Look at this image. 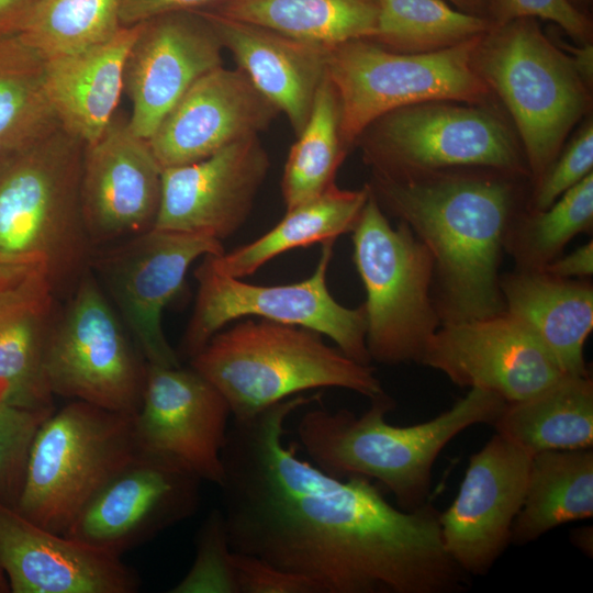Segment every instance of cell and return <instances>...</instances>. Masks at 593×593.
I'll list each match as a JSON object with an SVG mask.
<instances>
[{
  "label": "cell",
  "instance_id": "1",
  "mask_svg": "<svg viewBox=\"0 0 593 593\" xmlns=\"http://www.w3.org/2000/svg\"><path fill=\"white\" fill-rule=\"evenodd\" d=\"M316 395L231 418L222 513L233 551L311 581L318 593H458L467 574L444 547L439 512L405 511L370 479L334 477L286 446L284 426Z\"/></svg>",
  "mask_w": 593,
  "mask_h": 593
},
{
  "label": "cell",
  "instance_id": "2",
  "mask_svg": "<svg viewBox=\"0 0 593 593\" xmlns=\"http://www.w3.org/2000/svg\"><path fill=\"white\" fill-rule=\"evenodd\" d=\"M511 175L436 170L368 183L381 208L404 222L434 260L433 301L441 323L504 311L497 273L516 206Z\"/></svg>",
  "mask_w": 593,
  "mask_h": 593
},
{
  "label": "cell",
  "instance_id": "3",
  "mask_svg": "<svg viewBox=\"0 0 593 593\" xmlns=\"http://www.w3.org/2000/svg\"><path fill=\"white\" fill-rule=\"evenodd\" d=\"M370 400L360 416L323 406L304 412L296 424L298 443L323 471L337 478L376 480L405 511L427 503L432 469L444 447L470 426L492 425L506 404L491 391L471 388L436 417L394 426L385 419L393 400L385 393Z\"/></svg>",
  "mask_w": 593,
  "mask_h": 593
},
{
  "label": "cell",
  "instance_id": "4",
  "mask_svg": "<svg viewBox=\"0 0 593 593\" xmlns=\"http://www.w3.org/2000/svg\"><path fill=\"white\" fill-rule=\"evenodd\" d=\"M309 328L246 318L217 332L190 359L227 401L233 418H249L309 390L340 388L369 399L384 393L360 363Z\"/></svg>",
  "mask_w": 593,
  "mask_h": 593
},
{
  "label": "cell",
  "instance_id": "5",
  "mask_svg": "<svg viewBox=\"0 0 593 593\" xmlns=\"http://www.w3.org/2000/svg\"><path fill=\"white\" fill-rule=\"evenodd\" d=\"M83 144L58 127L0 159V253L44 261L56 298H68L94 247L80 202Z\"/></svg>",
  "mask_w": 593,
  "mask_h": 593
},
{
  "label": "cell",
  "instance_id": "6",
  "mask_svg": "<svg viewBox=\"0 0 593 593\" xmlns=\"http://www.w3.org/2000/svg\"><path fill=\"white\" fill-rule=\"evenodd\" d=\"M473 63L511 113L529 174L538 181L589 107L586 81L532 18L492 27Z\"/></svg>",
  "mask_w": 593,
  "mask_h": 593
},
{
  "label": "cell",
  "instance_id": "7",
  "mask_svg": "<svg viewBox=\"0 0 593 593\" xmlns=\"http://www.w3.org/2000/svg\"><path fill=\"white\" fill-rule=\"evenodd\" d=\"M138 449L134 415L71 400L38 428L15 508L35 524L65 534Z\"/></svg>",
  "mask_w": 593,
  "mask_h": 593
},
{
  "label": "cell",
  "instance_id": "8",
  "mask_svg": "<svg viewBox=\"0 0 593 593\" xmlns=\"http://www.w3.org/2000/svg\"><path fill=\"white\" fill-rule=\"evenodd\" d=\"M482 36L423 54L392 52L367 37L329 47L326 75L338 97L346 148L372 121L398 108L429 101H490L493 92L473 63Z\"/></svg>",
  "mask_w": 593,
  "mask_h": 593
},
{
  "label": "cell",
  "instance_id": "9",
  "mask_svg": "<svg viewBox=\"0 0 593 593\" xmlns=\"http://www.w3.org/2000/svg\"><path fill=\"white\" fill-rule=\"evenodd\" d=\"M351 233L353 259L366 291L370 359L385 365L419 362L441 324L432 296L429 250L404 222L390 224L371 189Z\"/></svg>",
  "mask_w": 593,
  "mask_h": 593
},
{
  "label": "cell",
  "instance_id": "10",
  "mask_svg": "<svg viewBox=\"0 0 593 593\" xmlns=\"http://www.w3.org/2000/svg\"><path fill=\"white\" fill-rule=\"evenodd\" d=\"M373 174L398 177L457 167L529 174L507 122L483 104L429 101L394 109L359 135Z\"/></svg>",
  "mask_w": 593,
  "mask_h": 593
},
{
  "label": "cell",
  "instance_id": "11",
  "mask_svg": "<svg viewBox=\"0 0 593 593\" xmlns=\"http://www.w3.org/2000/svg\"><path fill=\"white\" fill-rule=\"evenodd\" d=\"M55 315L43 360L54 395L135 415L147 361L89 268Z\"/></svg>",
  "mask_w": 593,
  "mask_h": 593
},
{
  "label": "cell",
  "instance_id": "12",
  "mask_svg": "<svg viewBox=\"0 0 593 593\" xmlns=\"http://www.w3.org/2000/svg\"><path fill=\"white\" fill-rule=\"evenodd\" d=\"M334 243H322L314 272L290 284L248 283L219 271L208 256H203L194 270L198 283L195 303L180 353L191 359L227 324L242 317L257 316L317 332L332 339L349 358L370 365L363 306L349 309L342 305L327 287Z\"/></svg>",
  "mask_w": 593,
  "mask_h": 593
},
{
  "label": "cell",
  "instance_id": "13",
  "mask_svg": "<svg viewBox=\"0 0 593 593\" xmlns=\"http://www.w3.org/2000/svg\"><path fill=\"white\" fill-rule=\"evenodd\" d=\"M224 253L222 242L159 228L97 248L90 268L149 365L179 366L161 324L194 260Z\"/></svg>",
  "mask_w": 593,
  "mask_h": 593
},
{
  "label": "cell",
  "instance_id": "14",
  "mask_svg": "<svg viewBox=\"0 0 593 593\" xmlns=\"http://www.w3.org/2000/svg\"><path fill=\"white\" fill-rule=\"evenodd\" d=\"M201 482L179 461L138 449L64 535L122 556L191 517L201 502Z\"/></svg>",
  "mask_w": 593,
  "mask_h": 593
},
{
  "label": "cell",
  "instance_id": "15",
  "mask_svg": "<svg viewBox=\"0 0 593 593\" xmlns=\"http://www.w3.org/2000/svg\"><path fill=\"white\" fill-rule=\"evenodd\" d=\"M419 362L460 387L488 390L506 402L526 399L564 376L541 343L505 311L441 323Z\"/></svg>",
  "mask_w": 593,
  "mask_h": 593
},
{
  "label": "cell",
  "instance_id": "16",
  "mask_svg": "<svg viewBox=\"0 0 593 593\" xmlns=\"http://www.w3.org/2000/svg\"><path fill=\"white\" fill-rule=\"evenodd\" d=\"M532 456L496 433L471 456L458 494L439 513L444 547L467 574H485L511 542Z\"/></svg>",
  "mask_w": 593,
  "mask_h": 593
},
{
  "label": "cell",
  "instance_id": "17",
  "mask_svg": "<svg viewBox=\"0 0 593 593\" xmlns=\"http://www.w3.org/2000/svg\"><path fill=\"white\" fill-rule=\"evenodd\" d=\"M230 418L225 398L192 367L148 363L134 415L139 449L170 457L202 481L220 485Z\"/></svg>",
  "mask_w": 593,
  "mask_h": 593
},
{
  "label": "cell",
  "instance_id": "18",
  "mask_svg": "<svg viewBox=\"0 0 593 593\" xmlns=\"http://www.w3.org/2000/svg\"><path fill=\"white\" fill-rule=\"evenodd\" d=\"M161 171L147 139L116 112L103 134L83 145L81 213L94 250L154 227Z\"/></svg>",
  "mask_w": 593,
  "mask_h": 593
},
{
  "label": "cell",
  "instance_id": "19",
  "mask_svg": "<svg viewBox=\"0 0 593 593\" xmlns=\"http://www.w3.org/2000/svg\"><path fill=\"white\" fill-rule=\"evenodd\" d=\"M223 49L203 12H169L142 22L123 72L131 130L148 139L193 82L222 66Z\"/></svg>",
  "mask_w": 593,
  "mask_h": 593
},
{
  "label": "cell",
  "instance_id": "20",
  "mask_svg": "<svg viewBox=\"0 0 593 593\" xmlns=\"http://www.w3.org/2000/svg\"><path fill=\"white\" fill-rule=\"evenodd\" d=\"M270 159L258 136L232 143L199 161L163 168L154 227L220 242L248 219Z\"/></svg>",
  "mask_w": 593,
  "mask_h": 593
},
{
  "label": "cell",
  "instance_id": "21",
  "mask_svg": "<svg viewBox=\"0 0 593 593\" xmlns=\"http://www.w3.org/2000/svg\"><path fill=\"white\" fill-rule=\"evenodd\" d=\"M279 113L242 69L222 65L193 82L147 142L161 168L187 165L258 136Z\"/></svg>",
  "mask_w": 593,
  "mask_h": 593
},
{
  "label": "cell",
  "instance_id": "22",
  "mask_svg": "<svg viewBox=\"0 0 593 593\" xmlns=\"http://www.w3.org/2000/svg\"><path fill=\"white\" fill-rule=\"evenodd\" d=\"M0 564L13 593H133L141 584L121 556L48 530L1 501Z\"/></svg>",
  "mask_w": 593,
  "mask_h": 593
},
{
  "label": "cell",
  "instance_id": "23",
  "mask_svg": "<svg viewBox=\"0 0 593 593\" xmlns=\"http://www.w3.org/2000/svg\"><path fill=\"white\" fill-rule=\"evenodd\" d=\"M203 13L237 67L287 116L298 136L326 75L328 47L214 12Z\"/></svg>",
  "mask_w": 593,
  "mask_h": 593
},
{
  "label": "cell",
  "instance_id": "24",
  "mask_svg": "<svg viewBox=\"0 0 593 593\" xmlns=\"http://www.w3.org/2000/svg\"><path fill=\"white\" fill-rule=\"evenodd\" d=\"M141 23L121 26L104 42L75 54L45 58V90L59 126L83 145L110 124L123 91L126 56Z\"/></svg>",
  "mask_w": 593,
  "mask_h": 593
},
{
  "label": "cell",
  "instance_id": "25",
  "mask_svg": "<svg viewBox=\"0 0 593 593\" xmlns=\"http://www.w3.org/2000/svg\"><path fill=\"white\" fill-rule=\"evenodd\" d=\"M56 300L44 264L30 268L0 291V401L54 407L43 360Z\"/></svg>",
  "mask_w": 593,
  "mask_h": 593
},
{
  "label": "cell",
  "instance_id": "26",
  "mask_svg": "<svg viewBox=\"0 0 593 593\" xmlns=\"http://www.w3.org/2000/svg\"><path fill=\"white\" fill-rule=\"evenodd\" d=\"M504 311L547 349L564 374H589L583 347L593 327V288L542 270L500 279Z\"/></svg>",
  "mask_w": 593,
  "mask_h": 593
},
{
  "label": "cell",
  "instance_id": "27",
  "mask_svg": "<svg viewBox=\"0 0 593 593\" xmlns=\"http://www.w3.org/2000/svg\"><path fill=\"white\" fill-rule=\"evenodd\" d=\"M492 425L532 455L592 448V378L564 374L526 399L506 402Z\"/></svg>",
  "mask_w": 593,
  "mask_h": 593
},
{
  "label": "cell",
  "instance_id": "28",
  "mask_svg": "<svg viewBox=\"0 0 593 593\" xmlns=\"http://www.w3.org/2000/svg\"><path fill=\"white\" fill-rule=\"evenodd\" d=\"M369 194V184L358 190L333 184L317 198L287 210L286 215L257 239L228 253L206 256L219 271L243 279L283 253L335 240L353 232Z\"/></svg>",
  "mask_w": 593,
  "mask_h": 593
},
{
  "label": "cell",
  "instance_id": "29",
  "mask_svg": "<svg viewBox=\"0 0 593 593\" xmlns=\"http://www.w3.org/2000/svg\"><path fill=\"white\" fill-rule=\"evenodd\" d=\"M592 516V448L534 454L511 542L526 545L560 525Z\"/></svg>",
  "mask_w": 593,
  "mask_h": 593
},
{
  "label": "cell",
  "instance_id": "30",
  "mask_svg": "<svg viewBox=\"0 0 593 593\" xmlns=\"http://www.w3.org/2000/svg\"><path fill=\"white\" fill-rule=\"evenodd\" d=\"M211 11L283 35L333 47L374 35L379 0H224Z\"/></svg>",
  "mask_w": 593,
  "mask_h": 593
},
{
  "label": "cell",
  "instance_id": "31",
  "mask_svg": "<svg viewBox=\"0 0 593 593\" xmlns=\"http://www.w3.org/2000/svg\"><path fill=\"white\" fill-rule=\"evenodd\" d=\"M44 75L45 58L21 34L0 37V159L60 127Z\"/></svg>",
  "mask_w": 593,
  "mask_h": 593
},
{
  "label": "cell",
  "instance_id": "32",
  "mask_svg": "<svg viewBox=\"0 0 593 593\" xmlns=\"http://www.w3.org/2000/svg\"><path fill=\"white\" fill-rule=\"evenodd\" d=\"M348 149L340 135V108L327 75L322 80L303 131L291 146L283 169L281 192L286 209L324 193Z\"/></svg>",
  "mask_w": 593,
  "mask_h": 593
},
{
  "label": "cell",
  "instance_id": "33",
  "mask_svg": "<svg viewBox=\"0 0 593 593\" xmlns=\"http://www.w3.org/2000/svg\"><path fill=\"white\" fill-rule=\"evenodd\" d=\"M490 20L450 8L444 0H379L370 40L403 54L432 53L484 35Z\"/></svg>",
  "mask_w": 593,
  "mask_h": 593
},
{
  "label": "cell",
  "instance_id": "34",
  "mask_svg": "<svg viewBox=\"0 0 593 593\" xmlns=\"http://www.w3.org/2000/svg\"><path fill=\"white\" fill-rule=\"evenodd\" d=\"M122 0H35L22 37L44 58L75 54L113 36Z\"/></svg>",
  "mask_w": 593,
  "mask_h": 593
},
{
  "label": "cell",
  "instance_id": "35",
  "mask_svg": "<svg viewBox=\"0 0 593 593\" xmlns=\"http://www.w3.org/2000/svg\"><path fill=\"white\" fill-rule=\"evenodd\" d=\"M593 222V174L561 194L549 208L512 223L505 247L518 270H542L578 233Z\"/></svg>",
  "mask_w": 593,
  "mask_h": 593
},
{
  "label": "cell",
  "instance_id": "36",
  "mask_svg": "<svg viewBox=\"0 0 593 593\" xmlns=\"http://www.w3.org/2000/svg\"><path fill=\"white\" fill-rule=\"evenodd\" d=\"M171 593H238L233 550L221 508L210 512L195 542V558Z\"/></svg>",
  "mask_w": 593,
  "mask_h": 593
},
{
  "label": "cell",
  "instance_id": "37",
  "mask_svg": "<svg viewBox=\"0 0 593 593\" xmlns=\"http://www.w3.org/2000/svg\"><path fill=\"white\" fill-rule=\"evenodd\" d=\"M54 407L0 401V501L15 507L36 433Z\"/></svg>",
  "mask_w": 593,
  "mask_h": 593
},
{
  "label": "cell",
  "instance_id": "38",
  "mask_svg": "<svg viewBox=\"0 0 593 593\" xmlns=\"http://www.w3.org/2000/svg\"><path fill=\"white\" fill-rule=\"evenodd\" d=\"M592 167L593 126L590 121L537 181L530 210L541 211L549 208L561 194L590 175Z\"/></svg>",
  "mask_w": 593,
  "mask_h": 593
},
{
  "label": "cell",
  "instance_id": "39",
  "mask_svg": "<svg viewBox=\"0 0 593 593\" xmlns=\"http://www.w3.org/2000/svg\"><path fill=\"white\" fill-rule=\"evenodd\" d=\"M532 18L558 24L582 45L592 38V22L568 0H490L488 19L493 27L516 19Z\"/></svg>",
  "mask_w": 593,
  "mask_h": 593
},
{
  "label": "cell",
  "instance_id": "40",
  "mask_svg": "<svg viewBox=\"0 0 593 593\" xmlns=\"http://www.w3.org/2000/svg\"><path fill=\"white\" fill-rule=\"evenodd\" d=\"M238 593H318L307 579L258 557L233 551Z\"/></svg>",
  "mask_w": 593,
  "mask_h": 593
},
{
  "label": "cell",
  "instance_id": "41",
  "mask_svg": "<svg viewBox=\"0 0 593 593\" xmlns=\"http://www.w3.org/2000/svg\"><path fill=\"white\" fill-rule=\"evenodd\" d=\"M224 0H122L119 11L121 26H131L160 14L194 11L206 5H217Z\"/></svg>",
  "mask_w": 593,
  "mask_h": 593
},
{
  "label": "cell",
  "instance_id": "42",
  "mask_svg": "<svg viewBox=\"0 0 593 593\" xmlns=\"http://www.w3.org/2000/svg\"><path fill=\"white\" fill-rule=\"evenodd\" d=\"M542 271L563 279L591 276L593 272L592 240L563 258L552 260L542 269Z\"/></svg>",
  "mask_w": 593,
  "mask_h": 593
},
{
  "label": "cell",
  "instance_id": "43",
  "mask_svg": "<svg viewBox=\"0 0 593 593\" xmlns=\"http://www.w3.org/2000/svg\"><path fill=\"white\" fill-rule=\"evenodd\" d=\"M35 0H0V37L20 34Z\"/></svg>",
  "mask_w": 593,
  "mask_h": 593
},
{
  "label": "cell",
  "instance_id": "44",
  "mask_svg": "<svg viewBox=\"0 0 593 593\" xmlns=\"http://www.w3.org/2000/svg\"><path fill=\"white\" fill-rule=\"evenodd\" d=\"M460 11L488 19L490 0H449ZM489 20V19H488Z\"/></svg>",
  "mask_w": 593,
  "mask_h": 593
},
{
  "label": "cell",
  "instance_id": "45",
  "mask_svg": "<svg viewBox=\"0 0 593 593\" xmlns=\"http://www.w3.org/2000/svg\"><path fill=\"white\" fill-rule=\"evenodd\" d=\"M571 539L574 546L579 547L584 553L592 556V527H584L571 533Z\"/></svg>",
  "mask_w": 593,
  "mask_h": 593
},
{
  "label": "cell",
  "instance_id": "46",
  "mask_svg": "<svg viewBox=\"0 0 593 593\" xmlns=\"http://www.w3.org/2000/svg\"><path fill=\"white\" fill-rule=\"evenodd\" d=\"M36 261L44 262L42 259L35 257H15L0 253V277L13 268Z\"/></svg>",
  "mask_w": 593,
  "mask_h": 593
},
{
  "label": "cell",
  "instance_id": "47",
  "mask_svg": "<svg viewBox=\"0 0 593 593\" xmlns=\"http://www.w3.org/2000/svg\"><path fill=\"white\" fill-rule=\"evenodd\" d=\"M33 266H35V264L22 265L2 275L0 277V291L10 282H12L14 279H16L19 276H21L22 273L27 271L30 268H32Z\"/></svg>",
  "mask_w": 593,
  "mask_h": 593
},
{
  "label": "cell",
  "instance_id": "48",
  "mask_svg": "<svg viewBox=\"0 0 593 593\" xmlns=\"http://www.w3.org/2000/svg\"><path fill=\"white\" fill-rule=\"evenodd\" d=\"M571 5L578 9L580 12L588 15L589 5L592 0H568Z\"/></svg>",
  "mask_w": 593,
  "mask_h": 593
},
{
  "label": "cell",
  "instance_id": "49",
  "mask_svg": "<svg viewBox=\"0 0 593 593\" xmlns=\"http://www.w3.org/2000/svg\"><path fill=\"white\" fill-rule=\"evenodd\" d=\"M11 592L8 578L0 564V593Z\"/></svg>",
  "mask_w": 593,
  "mask_h": 593
}]
</instances>
